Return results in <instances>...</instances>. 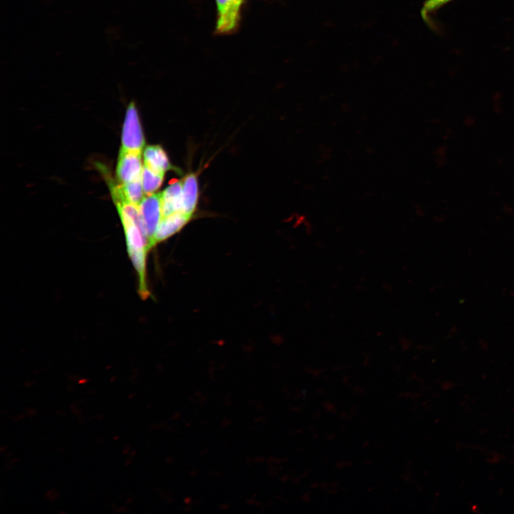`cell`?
I'll use <instances>...</instances> for the list:
<instances>
[{
    "instance_id": "cell-1",
    "label": "cell",
    "mask_w": 514,
    "mask_h": 514,
    "mask_svg": "<svg viewBox=\"0 0 514 514\" xmlns=\"http://www.w3.org/2000/svg\"><path fill=\"white\" fill-rule=\"evenodd\" d=\"M145 143L144 136L138 111L133 102L126 109L121 134V149L142 152Z\"/></svg>"
},
{
    "instance_id": "cell-2",
    "label": "cell",
    "mask_w": 514,
    "mask_h": 514,
    "mask_svg": "<svg viewBox=\"0 0 514 514\" xmlns=\"http://www.w3.org/2000/svg\"><path fill=\"white\" fill-rule=\"evenodd\" d=\"M161 193H152L143 198L139 203V209L151 248L157 228L162 219Z\"/></svg>"
},
{
    "instance_id": "cell-3",
    "label": "cell",
    "mask_w": 514,
    "mask_h": 514,
    "mask_svg": "<svg viewBox=\"0 0 514 514\" xmlns=\"http://www.w3.org/2000/svg\"><path fill=\"white\" fill-rule=\"evenodd\" d=\"M218 19L216 32L218 34L233 33L240 22L241 6L243 0H216Z\"/></svg>"
},
{
    "instance_id": "cell-4",
    "label": "cell",
    "mask_w": 514,
    "mask_h": 514,
    "mask_svg": "<svg viewBox=\"0 0 514 514\" xmlns=\"http://www.w3.org/2000/svg\"><path fill=\"white\" fill-rule=\"evenodd\" d=\"M143 168L141 152L120 149L116 170L118 183H126L141 179Z\"/></svg>"
},
{
    "instance_id": "cell-5",
    "label": "cell",
    "mask_w": 514,
    "mask_h": 514,
    "mask_svg": "<svg viewBox=\"0 0 514 514\" xmlns=\"http://www.w3.org/2000/svg\"><path fill=\"white\" fill-rule=\"evenodd\" d=\"M191 216L178 211L163 217L153 239V246L178 233L188 222Z\"/></svg>"
},
{
    "instance_id": "cell-6",
    "label": "cell",
    "mask_w": 514,
    "mask_h": 514,
    "mask_svg": "<svg viewBox=\"0 0 514 514\" xmlns=\"http://www.w3.org/2000/svg\"><path fill=\"white\" fill-rule=\"evenodd\" d=\"M144 164L152 170L165 173L169 170L178 171V168L171 165L164 149L159 145L147 146L143 151Z\"/></svg>"
},
{
    "instance_id": "cell-7",
    "label": "cell",
    "mask_w": 514,
    "mask_h": 514,
    "mask_svg": "<svg viewBox=\"0 0 514 514\" xmlns=\"http://www.w3.org/2000/svg\"><path fill=\"white\" fill-rule=\"evenodd\" d=\"M162 218L182 212V181H176L161 193Z\"/></svg>"
},
{
    "instance_id": "cell-8",
    "label": "cell",
    "mask_w": 514,
    "mask_h": 514,
    "mask_svg": "<svg viewBox=\"0 0 514 514\" xmlns=\"http://www.w3.org/2000/svg\"><path fill=\"white\" fill-rule=\"evenodd\" d=\"M124 226L127 250H146L151 248L150 241L146 235L131 220L126 217H120Z\"/></svg>"
},
{
    "instance_id": "cell-9",
    "label": "cell",
    "mask_w": 514,
    "mask_h": 514,
    "mask_svg": "<svg viewBox=\"0 0 514 514\" xmlns=\"http://www.w3.org/2000/svg\"><path fill=\"white\" fill-rule=\"evenodd\" d=\"M198 198V184L195 173L187 174L182 181V212L192 215Z\"/></svg>"
},
{
    "instance_id": "cell-10",
    "label": "cell",
    "mask_w": 514,
    "mask_h": 514,
    "mask_svg": "<svg viewBox=\"0 0 514 514\" xmlns=\"http://www.w3.org/2000/svg\"><path fill=\"white\" fill-rule=\"evenodd\" d=\"M128 253L137 272L138 278V293L143 299L149 296L146 284V260L148 251L128 249Z\"/></svg>"
},
{
    "instance_id": "cell-11",
    "label": "cell",
    "mask_w": 514,
    "mask_h": 514,
    "mask_svg": "<svg viewBox=\"0 0 514 514\" xmlns=\"http://www.w3.org/2000/svg\"><path fill=\"white\" fill-rule=\"evenodd\" d=\"M164 173L156 172L144 164L141 181L144 193L151 195L161 186Z\"/></svg>"
},
{
    "instance_id": "cell-12",
    "label": "cell",
    "mask_w": 514,
    "mask_h": 514,
    "mask_svg": "<svg viewBox=\"0 0 514 514\" xmlns=\"http://www.w3.org/2000/svg\"><path fill=\"white\" fill-rule=\"evenodd\" d=\"M454 0H425L420 11L422 19L430 24V16L447 4Z\"/></svg>"
}]
</instances>
